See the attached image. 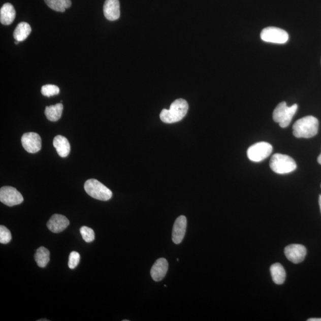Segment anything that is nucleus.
Listing matches in <instances>:
<instances>
[{
  "label": "nucleus",
  "instance_id": "nucleus-1",
  "mask_svg": "<svg viewBox=\"0 0 321 321\" xmlns=\"http://www.w3.org/2000/svg\"><path fill=\"white\" fill-rule=\"evenodd\" d=\"M319 121L315 117L306 116L296 121L293 126V134L297 138H311L318 132Z\"/></svg>",
  "mask_w": 321,
  "mask_h": 321
},
{
  "label": "nucleus",
  "instance_id": "nucleus-2",
  "mask_svg": "<svg viewBox=\"0 0 321 321\" xmlns=\"http://www.w3.org/2000/svg\"><path fill=\"white\" fill-rule=\"evenodd\" d=\"M189 106L186 100L177 99L171 105L169 110L164 109L160 112V120L166 123H174L180 121L186 116Z\"/></svg>",
  "mask_w": 321,
  "mask_h": 321
},
{
  "label": "nucleus",
  "instance_id": "nucleus-3",
  "mask_svg": "<svg viewBox=\"0 0 321 321\" xmlns=\"http://www.w3.org/2000/svg\"><path fill=\"white\" fill-rule=\"evenodd\" d=\"M270 168L274 172L280 174L293 172L297 167L292 157L281 153H275L270 160Z\"/></svg>",
  "mask_w": 321,
  "mask_h": 321
},
{
  "label": "nucleus",
  "instance_id": "nucleus-4",
  "mask_svg": "<svg viewBox=\"0 0 321 321\" xmlns=\"http://www.w3.org/2000/svg\"><path fill=\"white\" fill-rule=\"evenodd\" d=\"M297 104L288 107L285 102L278 105L274 110L273 117L274 121L278 123L282 128H285L291 123L293 116L297 111Z\"/></svg>",
  "mask_w": 321,
  "mask_h": 321
},
{
  "label": "nucleus",
  "instance_id": "nucleus-5",
  "mask_svg": "<svg viewBox=\"0 0 321 321\" xmlns=\"http://www.w3.org/2000/svg\"><path fill=\"white\" fill-rule=\"evenodd\" d=\"M86 192L90 197L96 200L107 201L113 197V193L100 181L96 179H89L86 181L84 185Z\"/></svg>",
  "mask_w": 321,
  "mask_h": 321
},
{
  "label": "nucleus",
  "instance_id": "nucleus-6",
  "mask_svg": "<svg viewBox=\"0 0 321 321\" xmlns=\"http://www.w3.org/2000/svg\"><path fill=\"white\" fill-rule=\"evenodd\" d=\"M273 151V146L269 143L261 142L250 146L247 149L248 158L253 162H261L268 158Z\"/></svg>",
  "mask_w": 321,
  "mask_h": 321
},
{
  "label": "nucleus",
  "instance_id": "nucleus-7",
  "mask_svg": "<svg viewBox=\"0 0 321 321\" xmlns=\"http://www.w3.org/2000/svg\"><path fill=\"white\" fill-rule=\"evenodd\" d=\"M261 38L267 43L282 44L287 43L289 36L285 30L271 26L262 30Z\"/></svg>",
  "mask_w": 321,
  "mask_h": 321
},
{
  "label": "nucleus",
  "instance_id": "nucleus-8",
  "mask_svg": "<svg viewBox=\"0 0 321 321\" xmlns=\"http://www.w3.org/2000/svg\"><path fill=\"white\" fill-rule=\"evenodd\" d=\"M23 197L16 188L11 186H4L0 189V201L9 207L22 204Z\"/></svg>",
  "mask_w": 321,
  "mask_h": 321
},
{
  "label": "nucleus",
  "instance_id": "nucleus-9",
  "mask_svg": "<svg viewBox=\"0 0 321 321\" xmlns=\"http://www.w3.org/2000/svg\"><path fill=\"white\" fill-rule=\"evenodd\" d=\"M21 142L27 152L35 153L41 149V138L37 133H26L23 135Z\"/></svg>",
  "mask_w": 321,
  "mask_h": 321
},
{
  "label": "nucleus",
  "instance_id": "nucleus-10",
  "mask_svg": "<svg viewBox=\"0 0 321 321\" xmlns=\"http://www.w3.org/2000/svg\"><path fill=\"white\" fill-rule=\"evenodd\" d=\"M307 250L304 246L299 244H292L285 247L284 254L288 260L294 264L302 263L305 260Z\"/></svg>",
  "mask_w": 321,
  "mask_h": 321
},
{
  "label": "nucleus",
  "instance_id": "nucleus-11",
  "mask_svg": "<svg viewBox=\"0 0 321 321\" xmlns=\"http://www.w3.org/2000/svg\"><path fill=\"white\" fill-rule=\"evenodd\" d=\"M187 228V219L185 216L181 215L174 222L173 233V242L178 245L182 242Z\"/></svg>",
  "mask_w": 321,
  "mask_h": 321
},
{
  "label": "nucleus",
  "instance_id": "nucleus-12",
  "mask_svg": "<svg viewBox=\"0 0 321 321\" xmlns=\"http://www.w3.org/2000/svg\"><path fill=\"white\" fill-rule=\"evenodd\" d=\"M70 221L67 217L60 214H54L47 222V228L50 231L54 233H60L68 228Z\"/></svg>",
  "mask_w": 321,
  "mask_h": 321
},
{
  "label": "nucleus",
  "instance_id": "nucleus-13",
  "mask_svg": "<svg viewBox=\"0 0 321 321\" xmlns=\"http://www.w3.org/2000/svg\"><path fill=\"white\" fill-rule=\"evenodd\" d=\"M103 10L104 16L107 19L114 21L119 19L120 16L119 0H106Z\"/></svg>",
  "mask_w": 321,
  "mask_h": 321
},
{
  "label": "nucleus",
  "instance_id": "nucleus-14",
  "mask_svg": "<svg viewBox=\"0 0 321 321\" xmlns=\"http://www.w3.org/2000/svg\"><path fill=\"white\" fill-rule=\"evenodd\" d=\"M169 270L168 262L165 258L156 261L151 270V275L153 280L162 281L165 277Z\"/></svg>",
  "mask_w": 321,
  "mask_h": 321
},
{
  "label": "nucleus",
  "instance_id": "nucleus-15",
  "mask_svg": "<svg viewBox=\"0 0 321 321\" xmlns=\"http://www.w3.org/2000/svg\"><path fill=\"white\" fill-rule=\"evenodd\" d=\"M16 10L10 3H5L0 10V22L4 25H10L16 18Z\"/></svg>",
  "mask_w": 321,
  "mask_h": 321
},
{
  "label": "nucleus",
  "instance_id": "nucleus-16",
  "mask_svg": "<svg viewBox=\"0 0 321 321\" xmlns=\"http://www.w3.org/2000/svg\"><path fill=\"white\" fill-rule=\"evenodd\" d=\"M53 145L59 156L65 158L71 152V145L68 139L61 135L56 136L54 139Z\"/></svg>",
  "mask_w": 321,
  "mask_h": 321
},
{
  "label": "nucleus",
  "instance_id": "nucleus-17",
  "mask_svg": "<svg viewBox=\"0 0 321 321\" xmlns=\"http://www.w3.org/2000/svg\"><path fill=\"white\" fill-rule=\"evenodd\" d=\"M272 278L275 284L281 285L284 283L285 280V271L282 265L280 263H275L272 265L270 267Z\"/></svg>",
  "mask_w": 321,
  "mask_h": 321
},
{
  "label": "nucleus",
  "instance_id": "nucleus-18",
  "mask_svg": "<svg viewBox=\"0 0 321 321\" xmlns=\"http://www.w3.org/2000/svg\"><path fill=\"white\" fill-rule=\"evenodd\" d=\"M62 110H63V105L61 103L46 107L45 110V116L51 121H57L61 118Z\"/></svg>",
  "mask_w": 321,
  "mask_h": 321
},
{
  "label": "nucleus",
  "instance_id": "nucleus-19",
  "mask_svg": "<svg viewBox=\"0 0 321 321\" xmlns=\"http://www.w3.org/2000/svg\"><path fill=\"white\" fill-rule=\"evenodd\" d=\"M31 32H32V29L28 23L21 22L18 24L14 31L13 37L16 41L22 42L28 37Z\"/></svg>",
  "mask_w": 321,
  "mask_h": 321
},
{
  "label": "nucleus",
  "instance_id": "nucleus-20",
  "mask_svg": "<svg viewBox=\"0 0 321 321\" xmlns=\"http://www.w3.org/2000/svg\"><path fill=\"white\" fill-rule=\"evenodd\" d=\"M35 260H36L38 267L40 268L46 267L50 260V251L43 246L39 247L35 254Z\"/></svg>",
  "mask_w": 321,
  "mask_h": 321
},
{
  "label": "nucleus",
  "instance_id": "nucleus-21",
  "mask_svg": "<svg viewBox=\"0 0 321 321\" xmlns=\"http://www.w3.org/2000/svg\"><path fill=\"white\" fill-rule=\"evenodd\" d=\"M50 9L58 12H65L66 9L71 8V0H44Z\"/></svg>",
  "mask_w": 321,
  "mask_h": 321
},
{
  "label": "nucleus",
  "instance_id": "nucleus-22",
  "mask_svg": "<svg viewBox=\"0 0 321 321\" xmlns=\"http://www.w3.org/2000/svg\"><path fill=\"white\" fill-rule=\"evenodd\" d=\"M41 93L44 96L50 97L58 95L60 93V88L54 85H45L42 87Z\"/></svg>",
  "mask_w": 321,
  "mask_h": 321
},
{
  "label": "nucleus",
  "instance_id": "nucleus-23",
  "mask_svg": "<svg viewBox=\"0 0 321 321\" xmlns=\"http://www.w3.org/2000/svg\"><path fill=\"white\" fill-rule=\"evenodd\" d=\"M80 233L81 234L83 239L87 243L92 242L95 239V233L92 229L88 228V227H82L80 229Z\"/></svg>",
  "mask_w": 321,
  "mask_h": 321
},
{
  "label": "nucleus",
  "instance_id": "nucleus-24",
  "mask_svg": "<svg viewBox=\"0 0 321 321\" xmlns=\"http://www.w3.org/2000/svg\"><path fill=\"white\" fill-rule=\"evenodd\" d=\"M12 238L10 230L4 226H0V243L8 244L12 240Z\"/></svg>",
  "mask_w": 321,
  "mask_h": 321
},
{
  "label": "nucleus",
  "instance_id": "nucleus-25",
  "mask_svg": "<svg viewBox=\"0 0 321 321\" xmlns=\"http://www.w3.org/2000/svg\"><path fill=\"white\" fill-rule=\"evenodd\" d=\"M80 258V254L75 251H73L69 255V267L72 270L75 269L79 264Z\"/></svg>",
  "mask_w": 321,
  "mask_h": 321
},
{
  "label": "nucleus",
  "instance_id": "nucleus-26",
  "mask_svg": "<svg viewBox=\"0 0 321 321\" xmlns=\"http://www.w3.org/2000/svg\"><path fill=\"white\" fill-rule=\"evenodd\" d=\"M308 321H321V318H310Z\"/></svg>",
  "mask_w": 321,
  "mask_h": 321
},
{
  "label": "nucleus",
  "instance_id": "nucleus-27",
  "mask_svg": "<svg viewBox=\"0 0 321 321\" xmlns=\"http://www.w3.org/2000/svg\"><path fill=\"white\" fill-rule=\"evenodd\" d=\"M317 162L321 165V153L319 155L318 158H317Z\"/></svg>",
  "mask_w": 321,
  "mask_h": 321
},
{
  "label": "nucleus",
  "instance_id": "nucleus-28",
  "mask_svg": "<svg viewBox=\"0 0 321 321\" xmlns=\"http://www.w3.org/2000/svg\"><path fill=\"white\" fill-rule=\"evenodd\" d=\"M319 205L320 211L321 213V195H319Z\"/></svg>",
  "mask_w": 321,
  "mask_h": 321
},
{
  "label": "nucleus",
  "instance_id": "nucleus-29",
  "mask_svg": "<svg viewBox=\"0 0 321 321\" xmlns=\"http://www.w3.org/2000/svg\"><path fill=\"white\" fill-rule=\"evenodd\" d=\"M19 41H16L15 42V44L16 45L19 44Z\"/></svg>",
  "mask_w": 321,
  "mask_h": 321
},
{
  "label": "nucleus",
  "instance_id": "nucleus-30",
  "mask_svg": "<svg viewBox=\"0 0 321 321\" xmlns=\"http://www.w3.org/2000/svg\"><path fill=\"white\" fill-rule=\"evenodd\" d=\"M42 320H47V319H40V320H38V321H42Z\"/></svg>",
  "mask_w": 321,
  "mask_h": 321
},
{
  "label": "nucleus",
  "instance_id": "nucleus-31",
  "mask_svg": "<svg viewBox=\"0 0 321 321\" xmlns=\"http://www.w3.org/2000/svg\"><path fill=\"white\" fill-rule=\"evenodd\" d=\"M123 321H129V320L125 319V320H123Z\"/></svg>",
  "mask_w": 321,
  "mask_h": 321
},
{
  "label": "nucleus",
  "instance_id": "nucleus-32",
  "mask_svg": "<svg viewBox=\"0 0 321 321\" xmlns=\"http://www.w3.org/2000/svg\"></svg>",
  "mask_w": 321,
  "mask_h": 321
}]
</instances>
